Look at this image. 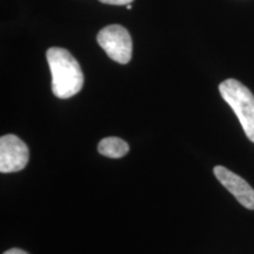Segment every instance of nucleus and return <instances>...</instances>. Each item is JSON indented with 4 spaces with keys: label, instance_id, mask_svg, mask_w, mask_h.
<instances>
[{
    "label": "nucleus",
    "instance_id": "nucleus-3",
    "mask_svg": "<svg viewBox=\"0 0 254 254\" xmlns=\"http://www.w3.org/2000/svg\"><path fill=\"white\" fill-rule=\"evenodd\" d=\"M98 44L111 59L119 64H127L132 58V38L128 31L120 25L104 27L97 37Z\"/></svg>",
    "mask_w": 254,
    "mask_h": 254
},
{
    "label": "nucleus",
    "instance_id": "nucleus-7",
    "mask_svg": "<svg viewBox=\"0 0 254 254\" xmlns=\"http://www.w3.org/2000/svg\"><path fill=\"white\" fill-rule=\"evenodd\" d=\"M99 1L109 5H128L133 0H99Z\"/></svg>",
    "mask_w": 254,
    "mask_h": 254
},
{
    "label": "nucleus",
    "instance_id": "nucleus-8",
    "mask_svg": "<svg viewBox=\"0 0 254 254\" xmlns=\"http://www.w3.org/2000/svg\"><path fill=\"white\" fill-rule=\"evenodd\" d=\"M2 254H28V253L20 249H11V250L6 251V252H4Z\"/></svg>",
    "mask_w": 254,
    "mask_h": 254
},
{
    "label": "nucleus",
    "instance_id": "nucleus-4",
    "mask_svg": "<svg viewBox=\"0 0 254 254\" xmlns=\"http://www.w3.org/2000/svg\"><path fill=\"white\" fill-rule=\"evenodd\" d=\"M30 159L27 145L14 134L0 138V172H19L26 167Z\"/></svg>",
    "mask_w": 254,
    "mask_h": 254
},
{
    "label": "nucleus",
    "instance_id": "nucleus-9",
    "mask_svg": "<svg viewBox=\"0 0 254 254\" xmlns=\"http://www.w3.org/2000/svg\"><path fill=\"white\" fill-rule=\"evenodd\" d=\"M127 8H128V9H131V8H132V6H131V4H128V5H127Z\"/></svg>",
    "mask_w": 254,
    "mask_h": 254
},
{
    "label": "nucleus",
    "instance_id": "nucleus-1",
    "mask_svg": "<svg viewBox=\"0 0 254 254\" xmlns=\"http://www.w3.org/2000/svg\"><path fill=\"white\" fill-rule=\"evenodd\" d=\"M51 74L52 92L57 98L68 99L81 91L84 74L79 63L67 50L51 47L46 52Z\"/></svg>",
    "mask_w": 254,
    "mask_h": 254
},
{
    "label": "nucleus",
    "instance_id": "nucleus-2",
    "mask_svg": "<svg viewBox=\"0 0 254 254\" xmlns=\"http://www.w3.org/2000/svg\"><path fill=\"white\" fill-rule=\"evenodd\" d=\"M219 91L239 119L244 132L254 142V94L236 79H226L219 85Z\"/></svg>",
    "mask_w": 254,
    "mask_h": 254
},
{
    "label": "nucleus",
    "instance_id": "nucleus-5",
    "mask_svg": "<svg viewBox=\"0 0 254 254\" xmlns=\"http://www.w3.org/2000/svg\"><path fill=\"white\" fill-rule=\"evenodd\" d=\"M214 176L222 186L247 209H254V190L245 179L224 166H215Z\"/></svg>",
    "mask_w": 254,
    "mask_h": 254
},
{
    "label": "nucleus",
    "instance_id": "nucleus-6",
    "mask_svg": "<svg viewBox=\"0 0 254 254\" xmlns=\"http://www.w3.org/2000/svg\"><path fill=\"white\" fill-rule=\"evenodd\" d=\"M98 151L104 157L118 159L128 153L129 146L118 136H107L98 144Z\"/></svg>",
    "mask_w": 254,
    "mask_h": 254
}]
</instances>
